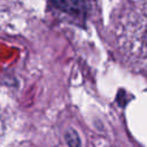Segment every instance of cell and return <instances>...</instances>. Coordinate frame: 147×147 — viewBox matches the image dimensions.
<instances>
[{
    "mask_svg": "<svg viewBox=\"0 0 147 147\" xmlns=\"http://www.w3.org/2000/svg\"><path fill=\"white\" fill-rule=\"evenodd\" d=\"M116 39L126 62L147 74V1L122 5L116 17Z\"/></svg>",
    "mask_w": 147,
    "mask_h": 147,
    "instance_id": "cell-1",
    "label": "cell"
},
{
    "mask_svg": "<svg viewBox=\"0 0 147 147\" xmlns=\"http://www.w3.org/2000/svg\"><path fill=\"white\" fill-rule=\"evenodd\" d=\"M53 5L71 15L83 14V11L85 10V3L80 1H54Z\"/></svg>",
    "mask_w": 147,
    "mask_h": 147,
    "instance_id": "cell-2",
    "label": "cell"
},
{
    "mask_svg": "<svg viewBox=\"0 0 147 147\" xmlns=\"http://www.w3.org/2000/svg\"><path fill=\"white\" fill-rule=\"evenodd\" d=\"M64 138H65L67 144H68L70 147H79V146H80L79 137H78L77 132H76L74 129H68V130L65 131Z\"/></svg>",
    "mask_w": 147,
    "mask_h": 147,
    "instance_id": "cell-3",
    "label": "cell"
}]
</instances>
